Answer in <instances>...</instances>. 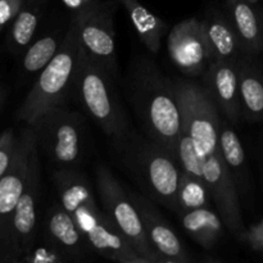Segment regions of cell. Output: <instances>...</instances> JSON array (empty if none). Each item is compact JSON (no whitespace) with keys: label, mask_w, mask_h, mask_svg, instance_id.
I'll return each mask as SVG.
<instances>
[{"label":"cell","mask_w":263,"mask_h":263,"mask_svg":"<svg viewBox=\"0 0 263 263\" xmlns=\"http://www.w3.org/2000/svg\"><path fill=\"white\" fill-rule=\"evenodd\" d=\"M126 91L148 138L177 158L184 122L175 82L151 61L139 59L128 72Z\"/></svg>","instance_id":"1"},{"label":"cell","mask_w":263,"mask_h":263,"mask_svg":"<svg viewBox=\"0 0 263 263\" xmlns=\"http://www.w3.org/2000/svg\"><path fill=\"white\" fill-rule=\"evenodd\" d=\"M53 182L59 203L71 213L74 222L94 252L121 263H146L135 252L109 216L98 207L89 181L72 170H58Z\"/></svg>","instance_id":"2"},{"label":"cell","mask_w":263,"mask_h":263,"mask_svg":"<svg viewBox=\"0 0 263 263\" xmlns=\"http://www.w3.org/2000/svg\"><path fill=\"white\" fill-rule=\"evenodd\" d=\"M81 44L76 18L71 21L58 53L40 72L32 89L18 109V120L33 125L44 113L61 107L73 89Z\"/></svg>","instance_id":"3"},{"label":"cell","mask_w":263,"mask_h":263,"mask_svg":"<svg viewBox=\"0 0 263 263\" xmlns=\"http://www.w3.org/2000/svg\"><path fill=\"white\" fill-rule=\"evenodd\" d=\"M74 97L116 145L128 135V122L116 92L113 74L81 49L73 81Z\"/></svg>","instance_id":"4"},{"label":"cell","mask_w":263,"mask_h":263,"mask_svg":"<svg viewBox=\"0 0 263 263\" xmlns=\"http://www.w3.org/2000/svg\"><path fill=\"white\" fill-rule=\"evenodd\" d=\"M117 146L122 152L125 164L146 193L176 212L177 189L182 172L177 158L151 139L144 140L131 134Z\"/></svg>","instance_id":"5"},{"label":"cell","mask_w":263,"mask_h":263,"mask_svg":"<svg viewBox=\"0 0 263 263\" xmlns=\"http://www.w3.org/2000/svg\"><path fill=\"white\" fill-rule=\"evenodd\" d=\"M97 186L104 212L146 263H162L152 247L138 208L115 175L104 166L97 168Z\"/></svg>","instance_id":"6"},{"label":"cell","mask_w":263,"mask_h":263,"mask_svg":"<svg viewBox=\"0 0 263 263\" xmlns=\"http://www.w3.org/2000/svg\"><path fill=\"white\" fill-rule=\"evenodd\" d=\"M32 126L39 146L62 166H74L85 153V125L81 116L63 105L44 113Z\"/></svg>","instance_id":"7"},{"label":"cell","mask_w":263,"mask_h":263,"mask_svg":"<svg viewBox=\"0 0 263 263\" xmlns=\"http://www.w3.org/2000/svg\"><path fill=\"white\" fill-rule=\"evenodd\" d=\"M182 112L184 130L189 134L200 157L221 154L217 105L204 87L186 80L175 82Z\"/></svg>","instance_id":"8"},{"label":"cell","mask_w":263,"mask_h":263,"mask_svg":"<svg viewBox=\"0 0 263 263\" xmlns=\"http://www.w3.org/2000/svg\"><path fill=\"white\" fill-rule=\"evenodd\" d=\"M39 148L32 126L23 128L17 138L15 156L7 174L0 179V262H12L10 225L13 213L27 182L32 154Z\"/></svg>","instance_id":"9"},{"label":"cell","mask_w":263,"mask_h":263,"mask_svg":"<svg viewBox=\"0 0 263 263\" xmlns=\"http://www.w3.org/2000/svg\"><path fill=\"white\" fill-rule=\"evenodd\" d=\"M40 198V161L39 148L33 152L27 182L13 213L10 225L12 262H22L35 247L37 203Z\"/></svg>","instance_id":"10"},{"label":"cell","mask_w":263,"mask_h":263,"mask_svg":"<svg viewBox=\"0 0 263 263\" xmlns=\"http://www.w3.org/2000/svg\"><path fill=\"white\" fill-rule=\"evenodd\" d=\"M79 26L81 49L102 64L113 77L117 73L115 27L110 9L100 3L98 7L74 14Z\"/></svg>","instance_id":"11"},{"label":"cell","mask_w":263,"mask_h":263,"mask_svg":"<svg viewBox=\"0 0 263 263\" xmlns=\"http://www.w3.org/2000/svg\"><path fill=\"white\" fill-rule=\"evenodd\" d=\"M167 49L172 63L187 76L204 74L211 64L203 21L195 17L181 21L172 27Z\"/></svg>","instance_id":"12"},{"label":"cell","mask_w":263,"mask_h":263,"mask_svg":"<svg viewBox=\"0 0 263 263\" xmlns=\"http://www.w3.org/2000/svg\"><path fill=\"white\" fill-rule=\"evenodd\" d=\"M143 220L146 236L162 263H189L192 258L151 199L135 192H127Z\"/></svg>","instance_id":"13"},{"label":"cell","mask_w":263,"mask_h":263,"mask_svg":"<svg viewBox=\"0 0 263 263\" xmlns=\"http://www.w3.org/2000/svg\"><path fill=\"white\" fill-rule=\"evenodd\" d=\"M45 243L61 252L68 261L82 259L92 251L68 211L61 203L48 208L44 221Z\"/></svg>","instance_id":"14"},{"label":"cell","mask_w":263,"mask_h":263,"mask_svg":"<svg viewBox=\"0 0 263 263\" xmlns=\"http://www.w3.org/2000/svg\"><path fill=\"white\" fill-rule=\"evenodd\" d=\"M204 89L229 121L243 116L239 90V61L213 62L204 72Z\"/></svg>","instance_id":"15"},{"label":"cell","mask_w":263,"mask_h":263,"mask_svg":"<svg viewBox=\"0 0 263 263\" xmlns=\"http://www.w3.org/2000/svg\"><path fill=\"white\" fill-rule=\"evenodd\" d=\"M229 20L235 30L241 51L254 55L263 50V13L249 0H226Z\"/></svg>","instance_id":"16"},{"label":"cell","mask_w":263,"mask_h":263,"mask_svg":"<svg viewBox=\"0 0 263 263\" xmlns=\"http://www.w3.org/2000/svg\"><path fill=\"white\" fill-rule=\"evenodd\" d=\"M202 21L210 49L211 63L239 61L243 51L229 17H223L217 10H212Z\"/></svg>","instance_id":"17"},{"label":"cell","mask_w":263,"mask_h":263,"mask_svg":"<svg viewBox=\"0 0 263 263\" xmlns=\"http://www.w3.org/2000/svg\"><path fill=\"white\" fill-rule=\"evenodd\" d=\"M239 90L244 117L263 120V72L244 58L239 59Z\"/></svg>","instance_id":"18"},{"label":"cell","mask_w":263,"mask_h":263,"mask_svg":"<svg viewBox=\"0 0 263 263\" xmlns=\"http://www.w3.org/2000/svg\"><path fill=\"white\" fill-rule=\"evenodd\" d=\"M125 7L134 30L138 33L141 43L152 53H158L162 39L167 31V23L146 9L138 0H120Z\"/></svg>","instance_id":"19"},{"label":"cell","mask_w":263,"mask_h":263,"mask_svg":"<svg viewBox=\"0 0 263 263\" xmlns=\"http://www.w3.org/2000/svg\"><path fill=\"white\" fill-rule=\"evenodd\" d=\"M185 231L203 248L211 249L222 234L223 221L220 213L210 207L198 208L180 215Z\"/></svg>","instance_id":"20"},{"label":"cell","mask_w":263,"mask_h":263,"mask_svg":"<svg viewBox=\"0 0 263 263\" xmlns=\"http://www.w3.org/2000/svg\"><path fill=\"white\" fill-rule=\"evenodd\" d=\"M43 4L40 0H26L9 26L8 44L10 50L21 53L28 48L33 40L39 22L41 20Z\"/></svg>","instance_id":"21"},{"label":"cell","mask_w":263,"mask_h":263,"mask_svg":"<svg viewBox=\"0 0 263 263\" xmlns=\"http://www.w3.org/2000/svg\"><path fill=\"white\" fill-rule=\"evenodd\" d=\"M64 35L49 33L31 43L22 58V69L27 74L40 73L54 58L64 40Z\"/></svg>","instance_id":"22"},{"label":"cell","mask_w":263,"mask_h":263,"mask_svg":"<svg viewBox=\"0 0 263 263\" xmlns=\"http://www.w3.org/2000/svg\"><path fill=\"white\" fill-rule=\"evenodd\" d=\"M211 199L210 190L202 179L189 172H181L176 199V212L179 215L198 208L210 207Z\"/></svg>","instance_id":"23"},{"label":"cell","mask_w":263,"mask_h":263,"mask_svg":"<svg viewBox=\"0 0 263 263\" xmlns=\"http://www.w3.org/2000/svg\"><path fill=\"white\" fill-rule=\"evenodd\" d=\"M220 151L223 161L228 164L234 179L246 174V152L241 141L233 128L221 122L220 126Z\"/></svg>","instance_id":"24"},{"label":"cell","mask_w":263,"mask_h":263,"mask_svg":"<svg viewBox=\"0 0 263 263\" xmlns=\"http://www.w3.org/2000/svg\"><path fill=\"white\" fill-rule=\"evenodd\" d=\"M17 149V136L12 128L0 134V179L7 174L12 164Z\"/></svg>","instance_id":"25"},{"label":"cell","mask_w":263,"mask_h":263,"mask_svg":"<svg viewBox=\"0 0 263 263\" xmlns=\"http://www.w3.org/2000/svg\"><path fill=\"white\" fill-rule=\"evenodd\" d=\"M68 259L63 256L59 251L49 246L48 243H44V246L35 248L23 258L22 262L30 263H62L67 262Z\"/></svg>","instance_id":"26"},{"label":"cell","mask_w":263,"mask_h":263,"mask_svg":"<svg viewBox=\"0 0 263 263\" xmlns=\"http://www.w3.org/2000/svg\"><path fill=\"white\" fill-rule=\"evenodd\" d=\"M238 239L248 244L253 251L263 253V222L256 223L249 229H246L238 236Z\"/></svg>","instance_id":"27"},{"label":"cell","mask_w":263,"mask_h":263,"mask_svg":"<svg viewBox=\"0 0 263 263\" xmlns=\"http://www.w3.org/2000/svg\"><path fill=\"white\" fill-rule=\"evenodd\" d=\"M26 0H0V31L12 22Z\"/></svg>","instance_id":"28"},{"label":"cell","mask_w":263,"mask_h":263,"mask_svg":"<svg viewBox=\"0 0 263 263\" xmlns=\"http://www.w3.org/2000/svg\"><path fill=\"white\" fill-rule=\"evenodd\" d=\"M62 3L69 10H72L74 14L86 12V10L92 9V8L98 7L100 4L99 0H62Z\"/></svg>","instance_id":"29"},{"label":"cell","mask_w":263,"mask_h":263,"mask_svg":"<svg viewBox=\"0 0 263 263\" xmlns=\"http://www.w3.org/2000/svg\"><path fill=\"white\" fill-rule=\"evenodd\" d=\"M3 98H4V94H3L2 89H0V104H2V102H3Z\"/></svg>","instance_id":"30"}]
</instances>
